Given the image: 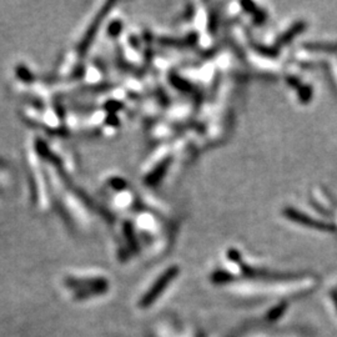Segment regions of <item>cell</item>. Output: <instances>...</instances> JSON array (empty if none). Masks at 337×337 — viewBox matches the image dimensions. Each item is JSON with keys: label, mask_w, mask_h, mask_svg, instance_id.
<instances>
[]
</instances>
